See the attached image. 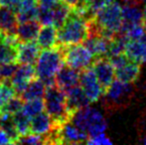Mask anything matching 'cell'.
<instances>
[{
  "instance_id": "obj_1",
  "label": "cell",
  "mask_w": 146,
  "mask_h": 145,
  "mask_svg": "<svg viewBox=\"0 0 146 145\" xmlns=\"http://www.w3.org/2000/svg\"><path fill=\"white\" fill-rule=\"evenodd\" d=\"M64 48L65 46L57 45L53 48L45 49L40 53L36 63V73L46 87L56 83L57 73L65 65Z\"/></svg>"
},
{
  "instance_id": "obj_2",
  "label": "cell",
  "mask_w": 146,
  "mask_h": 145,
  "mask_svg": "<svg viewBox=\"0 0 146 145\" xmlns=\"http://www.w3.org/2000/svg\"><path fill=\"white\" fill-rule=\"evenodd\" d=\"M88 21L86 16L72 9L67 21L58 29V45L71 46L83 44L88 37Z\"/></svg>"
},
{
  "instance_id": "obj_3",
  "label": "cell",
  "mask_w": 146,
  "mask_h": 145,
  "mask_svg": "<svg viewBox=\"0 0 146 145\" xmlns=\"http://www.w3.org/2000/svg\"><path fill=\"white\" fill-rule=\"evenodd\" d=\"M71 121L80 129L87 132L88 137L104 133L108 127L104 114L90 105L76 111L72 115Z\"/></svg>"
},
{
  "instance_id": "obj_4",
  "label": "cell",
  "mask_w": 146,
  "mask_h": 145,
  "mask_svg": "<svg viewBox=\"0 0 146 145\" xmlns=\"http://www.w3.org/2000/svg\"><path fill=\"white\" fill-rule=\"evenodd\" d=\"M45 109L57 124H63L71 120L67 107V95L55 83L47 87L45 91Z\"/></svg>"
},
{
  "instance_id": "obj_5",
  "label": "cell",
  "mask_w": 146,
  "mask_h": 145,
  "mask_svg": "<svg viewBox=\"0 0 146 145\" xmlns=\"http://www.w3.org/2000/svg\"><path fill=\"white\" fill-rule=\"evenodd\" d=\"M64 59L66 65L79 71L90 67L96 60L92 52L84 44L65 46Z\"/></svg>"
},
{
  "instance_id": "obj_6",
  "label": "cell",
  "mask_w": 146,
  "mask_h": 145,
  "mask_svg": "<svg viewBox=\"0 0 146 145\" xmlns=\"http://www.w3.org/2000/svg\"><path fill=\"white\" fill-rule=\"evenodd\" d=\"M80 85L90 103H94L104 95V91L100 85L92 68L88 67L80 73Z\"/></svg>"
},
{
  "instance_id": "obj_7",
  "label": "cell",
  "mask_w": 146,
  "mask_h": 145,
  "mask_svg": "<svg viewBox=\"0 0 146 145\" xmlns=\"http://www.w3.org/2000/svg\"><path fill=\"white\" fill-rule=\"evenodd\" d=\"M92 68L96 73L100 85L106 91V89L115 79V68L108 57L96 58V60L92 65Z\"/></svg>"
},
{
  "instance_id": "obj_8",
  "label": "cell",
  "mask_w": 146,
  "mask_h": 145,
  "mask_svg": "<svg viewBox=\"0 0 146 145\" xmlns=\"http://www.w3.org/2000/svg\"><path fill=\"white\" fill-rule=\"evenodd\" d=\"M88 134L80 129L71 120L59 126L60 144H82L87 143Z\"/></svg>"
},
{
  "instance_id": "obj_9",
  "label": "cell",
  "mask_w": 146,
  "mask_h": 145,
  "mask_svg": "<svg viewBox=\"0 0 146 145\" xmlns=\"http://www.w3.org/2000/svg\"><path fill=\"white\" fill-rule=\"evenodd\" d=\"M35 77H37V73L34 65L21 64V66H18L15 73L10 79V83L15 89L16 93L20 95Z\"/></svg>"
},
{
  "instance_id": "obj_10",
  "label": "cell",
  "mask_w": 146,
  "mask_h": 145,
  "mask_svg": "<svg viewBox=\"0 0 146 145\" xmlns=\"http://www.w3.org/2000/svg\"><path fill=\"white\" fill-rule=\"evenodd\" d=\"M80 73L81 71L64 65L56 75V85L64 91L80 85Z\"/></svg>"
},
{
  "instance_id": "obj_11",
  "label": "cell",
  "mask_w": 146,
  "mask_h": 145,
  "mask_svg": "<svg viewBox=\"0 0 146 145\" xmlns=\"http://www.w3.org/2000/svg\"><path fill=\"white\" fill-rule=\"evenodd\" d=\"M66 95H67L68 111H69L71 117L76 111L90 105V101L88 99L87 95H85L83 89L80 85L67 91Z\"/></svg>"
},
{
  "instance_id": "obj_12",
  "label": "cell",
  "mask_w": 146,
  "mask_h": 145,
  "mask_svg": "<svg viewBox=\"0 0 146 145\" xmlns=\"http://www.w3.org/2000/svg\"><path fill=\"white\" fill-rule=\"evenodd\" d=\"M41 48L38 43L34 41L20 43L18 45L17 51V63L18 64L36 65L37 60L40 56Z\"/></svg>"
},
{
  "instance_id": "obj_13",
  "label": "cell",
  "mask_w": 146,
  "mask_h": 145,
  "mask_svg": "<svg viewBox=\"0 0 146 145\" xmlns=\"http://www.w3.org/2000/svg\"><path fill=\"white\" fill-rule=\"evenodd\" d=\"M111 39L112 38L110 37L96 34L88 36L83 44L92 52L94 58H100V57H106L110 50Z\"/></svg>"
},
{
  "instance_id": "obj_14",
  "label": "cell",
  "mask_w": 146,
  "mask_h": 145,
  "mask_svg": "<svg viewBox=\"0 0 146 145\" xmlns=\"http://www.w3.org/2000/svg\"><path fill=\"white\" fill-rule=\"evenodd\" d=\"M57 123L52 119L49 113L41 112L37 115L33 116L31 119L30 133L39 134V135H48L54 130Z\"/></svg>"
},
{
  "instance_id": "obj_15",
  "label": "cell",
  "mask_w": 146,
  "mask_h": 145,
  "mask_svg": "<svg viewBox=\"0 0 146 145\" xmlns=\"http://www.w3.org/2000/svg\"><path fill=\"white\" fill-rule=\"evenodd\" d=\"M131 89H132L131 83H125V81H122L115 77L111 85L106 89L104 95L108 101L118 103L119 101H121L129 95Z\"/></svg>"
},
{
  "instance_id": "obj_16",
  "label": "cell",
  "mask_w": 146,
  "mask_h": 145,
  "mask_svg": "<svg viewBox=\"0 0 146 145\" xmlns=\"http://www.w3.org/2000/svg\"><path fill=\"white\" fill-rule=\"evenodd\" d=\"M140 64L129 59L127 62L115 69V77L125 83H132L137 81L140 75Z\"/></svg>"
},
{
  "instance_id": "obj_17",
  "label": "cell",
  "mask_w": 146,
  "mask_h": 145,
  "mask_svg": "<svg viewBox=\"0 0 146 145\" xmlns=\"http://www.w3.org/2000/svg\"><path fill=\"white\" fill-rule=\"evenodd\" d=\"M41 29V23L38 20H30L23 23H19L16 30V35L20 43L30 42L37 40V37Z\"/></svg>"
},
{
  "instance_id": "obj_18",
  "label": "cell",
  "mask_w": 146,
  "mask_h": 145,
  "mask_svg": "<svg viewBox=\"0 0 146 145\" xmlns=\"http://www.w3.org/2000/svg\"><path fill=\"white\" fill-rule=\"evenodd\" d=\"M125 55L139 64L146 63V35L139 40L128 41L125 47Z\"/></svg>"
},
{
  "instance_id": "obj_19",
  "label": "cell",
  "mask_w": 146,
  "mask_h": 145,
  "mask_svg": "<svg viewBox=\"0 0 146 145\" xmlns=\"http://www.w3.org/2000/svg\"><path fill=\"white\" fill-rule=\"evenodd\" d=\"M18 20L16 12L6 6H0V31L2 34H16Z\"/></svg>"
},
{
  "instance_id": "obj_20",
  "label": "cell",
  "mask_w": 146,
  "mask_h": 145,
  "mask_svg": "<svg viewBox=\"0 0 146 145\" xmlns=\"http://www.w3.org/2000/svg\"><path fill=\"white\" fill-rule=\"evenodd\" d=\"M37 43L42 50L56 47L58 45V29L53 24L43 25L37 37Z\"/></svg>"
},
{
  "instance_id": "obj_21",
  "label": "cell",
  "mask_w": 146,
  "mask_h": 145,
  "mask_svg": "<svg viewBox=\"0 0 146 145\" xmlns=\"http://www.w3.org/2000/svg\"><path fill=\"white\" fill-rule=\"evenodd\" d=\"M45 91H46V85L37 77L30 81L26 89L20 95L26 101L34 99H42L45 95Z\"/></svg>"
},
{
  "instance_id": "obj_22",
  "label": "cell",
  "mask_w": 146,
  "mask_h": 145,
  "mask_svg": "<svg viewBox=\"0 0 146 145\" xmlns=\"http://www.w3.org/2000/svg\"><path fill=\"white\" fill-rule=\"evenodd\" d=\"M72 12V8L64 1L60 2L53 8V25L59 29L65 24Z\"/></svg>"
},
{
  "instance_id": "obj_23",
  "label": "cell",
  "mask_w": 146,
  "mask_h": 145,
  "mask_svg": "<svg viewBox=\"0 0 146 145\" xmlns=\"http://www.w3.org/2000/svg\"><path fill=\"white\" fill-rule=\"evenodd\" d=\"M18 45L0 41V63L17 62Z\"/></svg>"
},
{
  "instance_id": "obj_24",
  "label": "cell",
  "mask_w": 146,
  "mask_h": 145,
  "mask_svg": "<svg viewBox=\"0 0 146 145\" xmlns=\"http://www.w3.org/2000/svg\"><path fill=\"white\" fill-rule=\"evenodd\" d=\"M13 121L19 136L26 135V134L30 133L31 117L24 112L23 109L13 114Z\"/></svg>"
},
{
  "instance_id": "obj_25",
  "label": "cell",
  "mask_w": 146,
  "mask_h": 145,
  "mask_svg": "<svg viewBox=\"0 0 146 145\" xmlns=\"http://www.w3.org/2000/svg\"><path fill=\"white\" fill-rule=\"evenodd\" d=\"M113 0H85V10L88 18L90 19L96 15L98 11L110 5Z\"/></svg>"
},
{
  "instance_id": "obj_26",
  "label": "cell",
  "mask_w": 146,
  "mask_h": 145,
  "mask_svg": "<svg viewBox=\"0 0 146 145\" xmlns=\"http://www.w3.org/2000/svg\"><path fill=\"white\" fill-rule=\"evenodd\" d=\"M22 109L27 115L33 117V116L43 112V110L45 109V103L42 99H30V101H26Z\"/></svg>"
},
{
  "instance_id": "obj_27",
  "label": "cell",
  "mask_w": 146,
  "mask_h": 145,
  "mask_svg": "<svg viewBox=\"0 0 146 145\" xmlns=\"http://www.w3.org/2000/svg\"><path fill=\"white\" fill-rule=\"evenodd\" d=\"M16 95L17 93L11 85L10 81L0 83V111L4 107V105Z\"/></svg>"
},
{
  "instance_id": "obj_28",
  "label": "cell",
  "mask_w": 146,
  "mask_h": 145,
  "mask_svg": "<svg viewBox=\"0 0 146 145\" xmlns=\"http://www.w3.org/2000/svg\"><path fill=\"white\" fill-rule=\"evenodd\" d=\"M25 103V101L22 99L21 95H16L4 105V107L1 109L0 112H3V113H8V114H15L16 112L20 111L23 109V105Z\"/></svg>"
},
{
  "instance_id": "obj_29",
  "label": "cell",
  "mask_w": 146,
  "mask_h": 145,
  "mask_svg": "<svg viewBox=\"0 0 146 145\" xmlns=\"http://www.w3.org/2000/svg\"><path fill=\"white\" fill-rule=\"evenodd\" d=\"M17 62L0 63V83L10 81L18 68Z\"/></svg>"
},
{
  "instance_id": "obj_30",
  "label": "cell",
  "mask_w": 146,
  "mask_h": 145,
  "mask_svg": "<svg viewBox=\"0 0 146 145\" xmlns=\"http://www.w3.org/2000/svg\"><path fill=\"white\" fill-rule=\"evenodd\" d=\"M37 19L41 25H50L53 24V8L44 7L38 5V14Z\"/></svg>"
},
{
  "instance_id": "obj_31",
  "label": "cell",
  "mask_w": 146,
  "mask_h": 145,
  "mask_svg": "<svg viewBox=\"0 0 146 145\" xmlns=\"http://www.w3.org/2000/svg\"><path fill=\"white\" fill-rule=\"evenodd\" d=\"M45 142H46L45 136L28 133L26 135L19 136V138L16 141V144H45Z\"/></svg>"
},
{
  "instance_id": "obj_32",
  "label": "cell",
  "mask_w": 146,
  "mask_h": 145,
  "mask_svg": "<svg viewBox=\"0 0 146 145\" xmlns=\"http://www.w3.org/2000/svg\"><path fill=\"white\" fill-rule=\"evenodd\" d=\"M87 143L92 145H108V144H111L112 142L106 135V133H102V134H98V135L92 136V137H88Z\"/></svg>"
},
{
  "instance_id": "obj_33",
  "label": "cell",
  "mask_w": 146,
  "mask_h": 145,
  "mask_svg": "<svg viewBox=\"0 0 146 145\" xmlns=\"http://www.w3.org/2000/svg\"><path fill=\"white\" fill-rule=\"evenodd\" d=\"M63 1L65 3H67L73 10H76V11L83 14L84 16H86L88 18L85 10V0H63Z\"/></svg>"
},
{
  "instance_id": "obj_34",
  "label": "cell",
  "mask_w": 146,
  "mask_h": 145,
  "mask_svg": "<svg viewBox=\"0 0 146 145\" xmlns=\"http://www.w3.org/2000/svg\"><path fill=\"white\" fill-rule=\"evenodd\" d=\"M20 4H21V0H0V6L9 7L15 12L19 10Z\"/></svg>"
},
{
  "instance_id": "obj_35",
  "label": "cell",
  "mask_w": 146,
  "mask_h": 145,
  "mask_svg": "<svg viewBox=\"0 0 146 145\" xmlns=\"http://www.w3.org/2000/svg\"><path fill=\"white\" fill-rule=\"evenodd\" d=\"M0 144H13V140L9 136V134L0 127Z\"/></svg>"
},
{
  "instance_id": "obj_36",
  "label": "cell",
  "mask_w": 146,
  "mask_h": 145,
  "mask_svg": "<svg viewBox=\"0 0 146 145\" xmlns=\"http://www.w3.org/2000/svg\"><path fill=\"white\" fill-rule=\"evenodd\" d=\"M63 0H38V5L48 8H54L57 4H59Z\"/></svg>"
},
{
  "instance_id": "obj_37",
  "label": "cell",
  "mask_w": 146,
  "mask_h": 145,
  "mask_svg": "<svg viewBox=\"0 0 146 145\" xmlns=\"http://www.w3.org/2000/svg\"><path fill=\"white\" fill-rule=\"evenodd\" d=\"M142 25L144 27L145 31H146V6L143 9V20H142Z\"/></svg>"
},
{
  "instance_id": "obj_38",
  "label": "cell",
  "mask_w": 146,
  "mask_h": 145,
  "mask_svg": "<svg viewBox=\"0 0 146 145\" xmlns=\"http://www.w3.org/2000/svg\"><path fill=\"white\" fill-rule=\"evenodd\" d=\"M140 1L142 2V4L144 5V7H145V6H146V0H140Z\"/></svg>"
},
{
  "instance_id": "obj_39",
  "label": "cell",
  "mask_w": 146,
  "mask_h": 145,
  "mask_svg": "<svg viewBox=\"0 0 146 145\" xmlns=\"http://www.w3.org/2000/svg\"><path fill=\"white\" fill-rule=\"evenodd\" d=\"M143 143H144V144L146 145V136L144 137V139H143Z\"/></svg>"
},
{
  "instance_id": "obj_40",
  "label": "cell",
  "mask_w": 146,
  "mask_h": 145,
  "mask_svg": "<svg viewBox=\"0 0 146 145\" xmlns=\"http://www.w3.org/2000/svg\"><path fill=\"white\" fill-rule=\"evenodd\" d=\"M1 39H2V33H1V31H0V41H1Z\"/></svg>"
}]
</instances>
